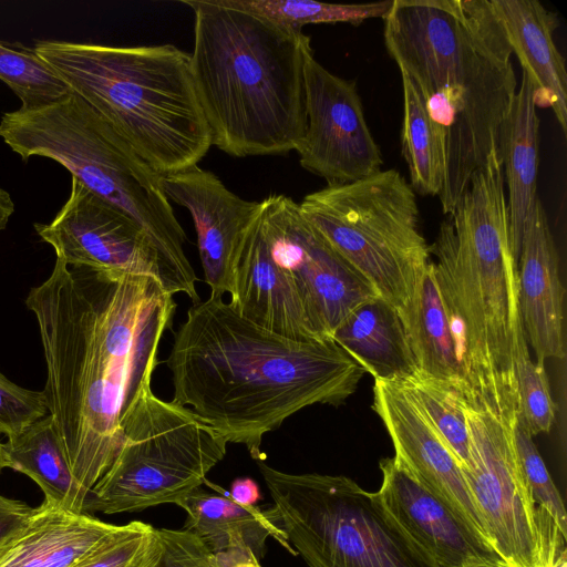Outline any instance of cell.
Listing matches in <instances>:
<instances>
[{
    "instance_id": "obj_1",
    "label": "cell",
    "mask_w": 567,
    "mask_h": 567,
    "mask_svg": "<svg viewBox=\"0 0 567 567\" xmlns=\"http://www.w3.org/2000/svg\"><path fill=\"white\" fill-rule=\"evenodd\" d=\"M25 303L38 320L47 362L48 412L87 498L123 443L126 417L151 388L161 339L173 323L174 295L151 276L56 258Z\"/></svg>"
},
{
    "instance_id": "obj_2",
    "label": "cell",
    "mask_w": 567,
    "mask_h": 567,
    "mask_svg": "<svg viewBox=\"0 0 567 567\" xmlns=\"http://www.w3.org/2000/svg\"><path fill=\"white\" fill-rule=\"evenodd\" d=\"M166 364L172 401L256 461L267 433L307 406L342 404L367 373L332 338L277 334L217 297L188 309Z\"/></svg>"
},
{
    "instance_id": "obj_3",
    "label": "cell",
    "mask_w": 567,
    "mask_h": 567,
    "mask_svg": "<svg viewBox=\"0 0 567 567\" xmlns=\"http://www.w3.org/2000/svg\"><path fill=\"white\" fill-rule=\"evenodd\" d=\"M384 43L415 85L444 162L450 214L472 175L499 156L517 89L512 49L488 0H393Z\"/></svg>"
},
{
    "instance_id": "obj_4",
    "label": "cell",
    "mask_w": 567,
    "mask_h": 567,
    "mask_svg": "<svg viewBox=\"0 0 567 567\" xmlns=\"http://www.w3.org/2000/svg\"><path fill=\"white\" fill-rule=\"evenodd\" d=\"M499 156L477 169L430 246L452 328L464 398L502 415L517 412L516 360L528 346L518 301Z\"/></svg>"
},
{
    "instance_id": "obj_5",
    "label": "cell",
    "mask_w": 567,
    "mask_h": 567,
    "mask_svg": "<svg viewBox=\"0 0 567 567\" xmlns=\"http://www.w3.org/2000/svg\"><path fill=\"white\" fill-rule=\"evenodd\" d=\"M181 2L194 11L190 69L212 145L234 157L296 151L310 37L225 0Z\"/></svg>"
},
{
    "instance_id": "obj_6",
    "label": "cell",
    "mask_w": 567,
    "mask_h": 567,
    "mask_svg": "<svg viewBox=\"0 0 567 567\" xmlns=\"http://www.w3.org/2000/svg\"><path fill=\"white\" fill-rule=\"evenodd\" d=\"M33 51L159 175L197 166L213 146L177 47L41 40Z\"/></svg>"
},
{
    "instance_id": "obj_7",
    "label": "cell",
    "mask_w": 567,
    "mask_h": 567,
    "mask_svg": "<svg viewBox=\"0 0 567 567\" xmlns=\"http://www.w3.org/2000/svg\"><path fill=\"white\" fill-rule=\"evenodd\" d=\"M0 136L23 161L51 158L95 195L132 218L148 235L165 267L169 291L200 301L185 254L186 235L162 186V175L82 97L70 92L34 109L6 112Z\"/></svg>"
},
{
    "instance_id": "obj_8",
    "label": "cell",
    "mask_w": 567,
    "mask_h": 567,
    "mask_svg": "<svg viewBox=\"0 0 567 567\" xmlns=\"http://www.w3.org/2000/svg\"><path fill=\"white\" fill-rule=\"evenodd\" d=\"M300 214L396 310L411 300L430 245L416 193L396 169L327 185L298 203Z\"/></svg>"
},
{
    "instance_id": "obj_9",
    "label": "cell",
    "mask_w": 567,
    "mask_h": 567,
    "mask_svg": "<svg viewBox=\"0 0 567 567\" xmlns=\"http://www.w3.org/2000/svg\"><path fill=\"white\" fill-rule=\"evenodd\" d=\"M257 464L289 544L309 567H439L353 480Z\"/></svg>"
},
{
    "instance_id": "obj_10",
    "label": "cell",
    "mask_w": 567,
    "mask_h": 567,
    "mask_svg": "<svg viewBox=\"0 0 567 567\" xmlns=\"http://www.w3.org/2000/svg\"><path fill=\"white\" fill-rule=\"evenodd\" d=\"M227 441L192 410L147 388L123 424V443L83 513L138 512L174 503L206 482Z\"/></svg>"
},
{
    "instance_id": "obj_11",
    "label": "cell",
    "mask_w": 567,
    "mask_h": 567,
    "mask_svg": "<svg viewBox=\"0 0 567 567\" xmlns=\"http://www.w3.org/2000/svg\"><path fill=\"white\" fill-rule=\"evenodd\" d=\"M465 412L471 464L462 472L492 547L508 567H553L567 538L532 497L515 445L516 417L466 399Z\"/></svg>"
},
{
    "instance_id": "obj_12",
    "label": "cell",
    "mask_w": 567,
    "mask_h": 567,
    "mask_svg": "<svg viewBox=\"0 0 567 567\" xmlns=\"http://www.w3.org/2000/svg\"><path fill=\"white\" fill-rule=\"evenodd\" d=\"M260 203L275 264L295 287L317 332L330 337L354 308L378 292L302 217L292 198L269 195Z\"/></svg>"
},
{
    "instance_id": "obj_13",
    "label": "cell",
    "mask_w": 567,
    "mask_h": 567,
    "mask_svg": "<svg viewBox=\"0 0 567 567\" xmlns=\"http://www.w3.org/2000/svg\"><path fill=\"white\" fill-rule=\"evenodd\" d=\"M307 127L296 152L300 165L327 185L351 183L381 169L354 81L328 71L311 50L303 68Z\"/></svg>"
},
{
    "instance_id": "obj_14",
    "label": "cell",
    "mask_w": 567,
    "mask_h": 567,
    "mask_svg": "<svg viewBox=\"0 0 567 567\" xmlns=\"http://www.w3.org/2000/svg\"><path fill=\"white\" fill-rule=\"evenodd\" d=\"M34 228L69 265L151 276L171 292L162 258L143 228L73 177L53 220Z\"/></svg>"
},
{
    "instance_id": "obj_15",
    "label": "cell",
    "mask_w": 567,
    "mask_h": 567,
    "mask_svg": "<svg viewBox=\"0 0 567 567\" xmlns=\"http://www.w3.org/2000/svg\"><path fill=\"white\" fill-rule=\"evenodd\" d=\"M372 408L392 440L395 460L491 545L460 463L402 385L374 380Z\"/></svg>"
},
{
    "instance_id": "obj_16",
    "label": "cell",
    "mask_w": 567,
    "mask_h": 567,
    "mask_svg": "<svg viewBox=\"0 0 567 567\" xmlns=\"http://www.w3.org/2000/svg\"><path fill=\"white\" fill-rule=\"evenodd\" d=\"M162 186L168 200L185 207L193 218L210 297L230 293L238 248L260 202L240 198L198 166L163 175Z\"/></svg>"
},
{
    "instance_id": "obj_17",
    "label": "cell",
    "mask_w": 567,
    "mask_h": 567,
    "mask_svg": "<svg viewBox=\"0 0 567 567\" xmlns=\"http://www.w3.org/2000/svg\"><path fill=\"white\" fill-rule=\"evenodd\" d=\"M379 466L382 483L375 498L439 567L505 564L488 543L417 483L394 456L381 460Z\"/></svg>"
},
{
    "instance_id": "obj_18",
    "label": "cell",
    "mask_w": 567,
    "mask_h": 567,
    "mask_svg": "<svg viewBox=\"0 0 567 567\" xmlns=\"http://www.w3.org/2000/svg\"><path fill=\"white\" fill-rule=\"evenodd\" d=\"M229 296L228 302L237 313L264 329L301 341L324 338L310 322L295 287L271 257L261 203L239 245Z\"/></svg>"
},
{
    "instance_id": "obj_19",
    "label": "cell",
    "mask_w": 567,
    "mask_h": 567,
    "mask_svg": "<svg viewBox=\"0 0 567 567\" xmlns=\"http://www.w3.org/2000/svg\"><path fill=\"white\" fill-rule=\"evenodd\" d=\"M564 297L557 249L538 198L524 229L518 259L522 326L536 361L566 355Z\"/></svg>"
},
{
    "instance_id": "obj_20",
    "label": "cell",
    "mask_w": 567,
    "mask_h": 567,
    "mask_svg": "<svg viewBox=\"0 0 567 567\" xmlns=\"http://www.w3.org/2000/svg\"><path fill=\"white\" fill-rule=\"evenodd\" d=\"M512 53L527 74L536 106L550 107L567 133V72L554 42L557 14L537 0H489Z\"/></svg>"
},
{
    "instance_id": "obj_21",
    "label": "cell",
    "mask_w": 567,
    "mask_h": 567,
    "mask_svg": "<svg viewBox=\"0 0 567 567\" xmlns=\"http://www.w3.org/2000/svg\"><path fill=\"white\" fill-rule=\"evenodd\" d=\"M117 526L44 501L0 550V567H71Z\"/></svg>"
},
{
    "instance_id": "obj_22",
    "label": "cell",
    "mask_w": 567,
    "mask_h": 567,
    "mask_svg": "<svg viewBox=\"0 0 567 567\" xmlns=\"http://www.w3.org/2000/svg\"><path fill=\"white\" fill-rule=\"evenodd\" d=\"M176 505L187 513L183 528L200 538L213 553L244 547L260 559L266 551V540L272 537L290 554L297 555L275 506L244 505L233 499L228 492L213 494L202 487Z\"/></svg>"
},
{
    "instance_id": "obj_23",
    "label": "cell",
    "mask_w": 567,
    "mask_h": 567,
    "mask_svg": "<svg viewBox=\"0 0 567 567\" xmlns=\"http://www.w3.org/2000/svg\"><path fill=\"white\" fill-rule=\"evenodd\" d=\"M534 90L523 72L511 112L503 125L499 152L508 189L507 210L511 247L518 265L527 220L538 199V130Z\"/></svg>"
},
{
    "instance_id": "obj_24",
    "label": "cell",
    "mask_w": 567,
    "mask_h": 567,
    "mask_svg": "<svg viewBox=\"0 0 567 567\" xmlns=\"http://www.w3.org/2000/svg\"><path fill=\"white\" fill-rule=\"evenodd\" d=\"M330 337L374 380L400 381L419 372L396 308L380 296L354 308Z\"/></svg>"
},
{
    "instance_id": "obj_25",
    "label": "cell",
    "mask_w": 567,
    "mask_h": 567,
    "mask_svg": "<svg viewBox=\"0 0 567 567\" xmlns=\"http://www.w3.org/2000/svg\"><path fill=\"white\" fill-rule=\"evenodd\" d=\"M398 312L419 372L452 383L463 392L464 379L455 340L432 261L421 275L409 303Z\"/></svg>"
},
{
    "instance_id": "obj_26",
    "label": "cell",
    "mask_w": 567,
    "mask_h": 567,
    "mask_svg": "<svg viewBox=\"0 0 567 567\" xmlns=\"http://www.w3.org/2000/svg\"><path fill=\"white\" fill-rule=\"evenodd\" d=\"M3 443L6 467L33 480L44 501L74 513H83L81 493L48 414Z\"/></svg>"
},
{
    "instance_id": "obj_27",
    "label": "cell",
    "mask_w": 567,
    "mask_h": 567,
    "mask_svg": "<svg viewBox=\"0 0 567 567\" xmlns=\"http://www.w3.org/2000/svg\"><path fill=\"white\" fill-rule=\"evenodd\" d=\"M400 74L403 89L401 154L409 168L410 185L421 196H439L444 177L442 152L415 85L406 74Z\"/></svg>"
},
{
    "instance_id": "obj_28",
    "label": "cell",
    "mask_w": 567,
    "mask_h": 567,
    "mask_svg": "<svg viewBox=\"0 0 567 567\" xmlns=\"http://www.w3.org/2000/svg\"><path fill=\"white\" fill-rule=\"evenodd\" d=\"M417 405L462 470L471 464V437L462 391L446 381L416 372L396 381Z\"/></svg>"
},
{
    "instance_id": "obj_29",
    "label": "cell",
    "mask_w": 567,
    "mask_h": 567,
    "mask_svg": "<svg viewBox=\"0 0 567 567\" xmlns=\"http://www.w3.org/2000/svg\"><path fill=\"white\" fill-rule=\"evenodd\" d=\"M228 4L262 16L286 27L301 30L310 23L344 22L359 25L373 18H384L393 0L341 4L312 0H225Z\"/></svg>"
},
{
    "instance_id": "obj_30",
    "label": "cell",
    "mask_w": 567,
    "mask_h": 567,
    "mask_svg": "<svg viewBox=\"0 0 567 567\" xmlns=\"http://www.w3.org/2000/svg\"><path fill=\"white\" fill-rule=\"evenodd\" d=\"M0 80L20 99L22 109L54 102L71 90L33 49L0 41Z\"/></svg>"
},
{
    "instance_id": "obj_31",
    "label": "cell",
    "mask_w": 567,
    "mask_h": 567,
    "mask_svg": "<svg viewBox=\"0 0 567 567\" xmlns=\"http://www.w3.org/2000/svg\"><path fill=\"white\" fill-rule=\"evenodd\" d=\"M161 550L158 529L133 520L118 525L71 567H153Z\"/></svg>"
},
{
    "instance_id": "obj_32",
    "label": "cell",
    "mask_w": 567,
    "mask_h": 567,
    "mask_svg": "<svg viewBox=\"0 0 567 567\" xmlns=\"http://www.w3.org/2000/svg\"><path fill=\"white\" fill-rule=\"evenodd\" d=\"M517 412L516 421L532 436L550 431L556 415L544 362L533 361L528 346L516 360Z\"/></svg>"
},
{
    "instance_id": "obj_33",
    "label": "cell",
    "mask_w": 567,
    "mask_h": 567,
    "mask_svg": "<svg viewBox=\"0 0 567 567\" xmlns=\"http://www.w3.org/2000/svg\"><path fill=\"white\" fill-rule=\"evenodd\" d=\"M516 451L535 504L545 511L567 538L566 509L533 436L517 421L514 426Z\"/></svg>"
},
{
    "instance_id": "obj_34",
    "label": "cell",
    "mask_w": 567,
    "mask_h": 567,
    "mask_svg": "<svg viewBox=\"0 0 567 567\" xmlns=\"http://www.w3.org/2000/svg\"><path fill=\"white\" fill-rule=\"evenodd\" d=\"M48 414L42 391L24 389L0 372V435L10 437Z\"/></svg>"
},
{
    "instance_id": "obj_35",
    "label": "cell",
    "mask_w": 567,
    "mask_h": 567,
    "mask_svg": "<svg viewBox=\"0 0 567 567\" xmlns=\"http://www.w3.org/2000/svg\"><path fill=\"white\" fill-rule=\"evenodd\" d=\"M158 535L162 550L153 567H214V553L192 532L159 528Z\"/></svg>"
},
{
    "instance_id": "obj_36",
    "label": "cell",
    "mask_w": 567,
    "mask_h": 567,
    "mask_svg": "<svg viewBox=\"0 0 567 567\" xmlns=\"http://www.w3.org/2000/svg\"><path fill=\"white\" fill-rule=\"evenodd\" d=\"M34 508L0 494V550L28 524Z\"/></svg>"
},
{
    "instance_id": "obj_37",
    "label": "cell",
    "mask_w": 567,
    "mask_h": 567,
    "mask_svg": "<svg viewBox=\"0 0 567 567\" xmlns=\"http://www.w3.org/2000/svg\"><path fill=\"white\" fill-rule=\"evenodd\" d=\"M214 567H261L248 548L236 547L214 553Z\"/></svg>"
},
{
    "instance_id": "obj_38",
    "label": "cell",
    "mask_w": 567,
    "mask_h": 567,
    "mask_svg": "<svg viewBox=\"0 0 567 567\" xmlns=\"http://www.w3.org/2000/svg\"><path fill=\"white\" fill-rule=\"evenodd\" d=\"M228 493L233 499L244 505H254L259 499L258 485L251 478L235 480Z\"/></svg>"
},
{
    "instance_id": "obj_39",
    "label": "cell",
    "mask_w": 567,
    "mask_h": 567,
    "mask_svg": "<svg viewBox=\"0 0 567 567\" xmlns=\"http://www.w3.org/2000/svg\"><path fill=\"white\" fill-rule=\"evenodd\" d=\"M14 212V203L11 195L0 187V231L3 230Z\"/></svg>"
},
{
    "instance_id": "obj_40",
    "label": "cell",
    "mask_w": 567,
    "mask_h": 567,
    "mask_svg": "<svg viewBox=\"0 0 567 567\" xmlns=\"http://www.w3.org/2000/svg\"><path fill=\"white\" fill-rule=\"evenodd\" d=\"M468 567H508L506 564H486V563H480L474 564Z\"/></svg>"
},
{
    "instance_id": "obj_41",
    "label": "cell",
    "mask_w": 567,
    "mask_h": 567,
    "mask_svg": "<svg viewBox=\"0 0 567 567\" xmlns=\"http://www.w3.org/2000/svg\"><path fill=\"white\" fill-rule=\"evenodd\" d=\"M6 467V457L3 452V443L0 440V472Z\"/></svg>"
}]
</instances>
